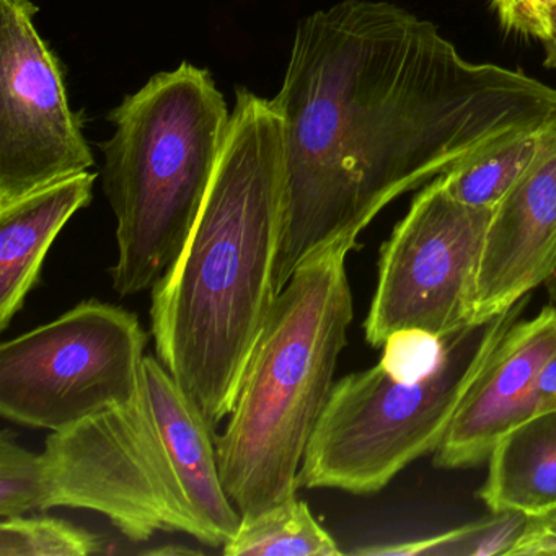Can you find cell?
<instances>
[{
	"mask_svg": "<svg viewBox=\"0 0 556 556\" xmlns=\"http://www.w3.org/2000/svg\"><path fill=\"white\" fill-rule=\"evenodd\" d=\"M97 175H73L0 206V330L11 325L40 281L48 250L92 201Z\"/></svg>",
	"mask_w": 556,
	"mask_h": 556,
	"instance_id": "obj_13",
	"label": "cell"
},
{
	"mask_svg": "<svg viewBox=\"0 0 556 556\" xmlns=\"http://www.w3.org/2000/svg\"><path fill=\"white\" fill-rule=\"evenodd\" d=\"M224 555L338 556L340 546L298 494L253 516L223 546Z\"/></svg>",
	"mask_w": 556,
	"mask_h": 556,
	"instance_id": "obj_16",
	"label": "cell"
},
{
	"mask_svg": "<svg viewBox=\"0 0 556 556\" xmlns=\"http://www.w3.org/2000/svg\"><path fill=\"white\" fill-rule=\"evenodd\" d=\"M535 516L519 510L491 513L490 517L438 535L354 549L357 555L490 556L520 555L532 535Z\"/></svg>",
	"mask_w": 556,
	"mask_h": 556,
	"instance_id": "obj_17",
	"label": "cell"
},
{
	"mask_svg": "<svg viewBox=\"0 0 556 556\" xmlns=\"http://www.w3.org/2000/svg\"><path fill=\"white\" fill-rule=\"evenodd\" d=\"M282 204L281 122L271 100L240 87L197 223L152 286L159 359L214 428L232 413L278 298Z\"/></svg>",
	"mask_w": 556,
	"mask_h": 556,
	"instance_id": "obj_2",
	"label": "cell"
},
{
	"mask_svg": "<svg viewBox=\"0 0 556 556\" xmlns=\"http://www.w3.org/2000/svg\"><path fill=\"white\" fill-rule=\"evenodd\" d=\"M501 27L519 37L552 41L556 31V0H490Z\"/></svg>",
	"mask_w": 556,
	"mask_h": 556,
	"instance_id": "obj_20",
	"label": "cell"
},
{
	"mask_svg": "<svg viewBox=\"0 0 556 556\" xmlns=\"http://www.w3.org/2000/svg\"><path fill=\"white\" fill-rule=\"evenodd\" d=\"M103 552V536L56 517L25 514L0 522V556H90Z\"/></svg>",
	"mask_w": 556,
	"mask_h": 556,
	"instance_id": "obj_18",
	"label": "cell"
},
{
	"mask_svg": "<svg viewBox=\"0 0 556 556\" xmlns=\"http://www.w3.org/2000/svg\"><path fill=\"white\" fill-rule=\"evenodd\" d=\"M536 415L549 409H556V351L552 354L535 386Z\"/></svg>",
	"mask_w": 556,
	"mask_h": 556,
	"instance_id": "obj_21",
	"label": "cell"
},
{
	"mask_svg": "<svg viewBox=\"0 0 556 556\" xmlns=\"http://www.w3.org/2000/svg\"><path fill=\"white\" fill-rule=\"evenodd\" d=\"M144 377L155 421L188 500L226 543L229 542L242 516L226 493L220 477L217 439L214 438L216 428L161 359L146 356Z\"/></svg>",
	"mask_w": 556,
	"mask_h": 556,
	"instance_id": "obj_12",
	"label": "cell"
},
{
	"mask_svg": "<svg viewBox=\"0 0 556 556\" xmlns=\"http://www.w3.org/2000/svg\"><path fill=\"white\" fill-rule=\"evenodd\" d=\"M103 190L116 217L122 298L159 281L177 260L216 174L230 113L210 71L181 63L151 77L110 113Z\"/></svg>",
	"mask_w": 556,
	"mask_h": 556,
	"instance_id": "obj_4",
	"label": "cell"
},
{
	"mask_svg": "<svg viewBox=\"0 0 556 556\" xmlns=\"http://www.w3.org/2000/svg\"><path fill=\"white\" fill-rule=\"evenodd\" d=\"M341 239L308 255L276 298L247 364L226 431L220 477L240 516L298 494L308 439L333 389L354 317Z\"/></svg>",
	"mask_w": 556,
	"mask_h": 556,
	"instance_id": "obj_3",
	"label": "cell"
},
{
	"mask_svg": "<svg viewBox=\"0 0 556 556\" xmlns=\"http://www.w3.org/2000/svg\"><path fill=\"white\" fill-rule=\"evenodd\" d=\"M480 497L491 513L556 510V409L539 413L507 432L488 458Z\"/></svg>",
	"mask_w": 556,
	"mask_h": 556,
	"instance_id": "obj_14",
	"label": "cell"
},
{
	"mask_svg": "<svg viewBox=\"0 0 556 556\" xmlns=\"http://www.w3.org/2000/svg\"><path fill=\"white\" fill-rule=\"evenodd\" d=\"M445 343L447 337L421 330L396 331L383 343L380 367L403 382L421 379L441 363Z\"/></svg>",
	"mask_w": 556,
	"mask_h": 556,
	"instance_id": "obj_19",
	"label": "cell"
},
{
	"mask_svg": "<svg viewBox=\"0 0 556 556\" xmlns=\"http://www.w3.org/2000/svg\"><path fill=\"white\" fill-rule=\"evenodd\" d=\"M285 162L276 294L298 266L409 191L556 115V89L462 56L432 22L383 0H341L299 22L271 100Z\"/></svg>",
	"mask_w": 556,
	"mask_h": 556,
	"instance_id": "obj_1",
	"label": "cell"
},
{
	"mask_svg": "<svg viewBox=\"0 0 556 556\" xmlns=\"http://www.w3.org/2000/svg\"><path fill=\"white\" fill-rule=\"evenodd\" d=\"M555 146L556 115L503 148L442 175L445 188L462 203L496 207Z\"/></svg>",
	"mask_w": 556,
	"mask_h": 556,
	"instance_id": "obj_15",
	"label": "cell"
},
{
	"mask_svg": "<svg viewBox=\"0 0 556 556\" xmlns=\"http://www.w3.org/2000/svg\"><path fill=\"white\" fill-rule=\"evenodd\" d=\"M529 299L447 334L441 363L421 379L403 382L377 364L334 382L299 484L379 493L403 468L438 451Z\"/></svg>",
	"mask_w": 556,
	"mask_h": 556,
	"instance_id": "obj_5",
	"label": "cell"
},
{
	"mask_svg": "<svg viewBox=\"0 0 556 556\" xmlns=\"http://www.w3.org/2000/svg\"><path fill=\"white\" fill-rule=\"evenodd\" d=\"M555 351L556 308L552 305L530 320L514 324L435 451V467L483 464L507 432L536 415V380Z\"/></svg>",
	"mask_w": 556,
	"mask_h": 556,
	"instance_id": "obj_10",
	"label": "cell"
},
{
	"mask_svg": "<svg viewBox=\"0 0 556 556\" xmlns=\"http://www.w3.org/2000/svg\"><path fill=\"white\" fill-rule=\"evenodd\" d=\"M53 507L103 514L132 542L178 532L213 548L226 545L181 486L146 377L128 405L53 431L41 454L31 452L27 514Z\"/></svg>",
	"mask_w": 556,
	"mask_h": 556,
	"instance_id": "obj_6",
	"label": "cell"
},
{
	"mask_svg": "<svg viewBox=\"0 0 556 556\" xmlns=\"http://www.w3.org/2000/svg\"><path fill=\"white\" fill-rule=\"evenodd\" d=\"M31 0H0V206L93 167Z\"/></svg>",
	"mask_w": 556,
	"mask_h": 556,
	"instance_id": "obj_9",
	"label": "cell"
},
{
	"mask_svg": "<svg viewBox=\"0 0 556 556\" xmlns=\"http://www.w3.org/2000/svg\"><path fill=\"white\" fill-rule=\"evenodd\" d=\"M151 555H185V553H194V549L185 548V546H177V548H170V546H165V548L151 549Z\"/></svg>",
	"mask_w": 556,
	"mask_h": 556,
	"instance_id": "obj_23",
	"label": "cell"
},
{
	"mask_svg": "<svg viewBox=\"0 0 556 556\" xmlns=\"http://www.w3.org/2000/svg\"><path fill=\"white\" fill-rule=\"evenodd\" d=\"M556 269V146L494 207L478 276V320L503 314Z\"/></svg>",
	"mask_w": 556,
	"mask_h": 556,
	"instance_id": "obj_11",
	"label": "cell"
},
{
	"mask_svg": "<svg viewBox=\"0 0 556 556\" xmlns=\"http://www.w3.org/2000/svg\"><path fill=\"white\" fill-rule=\"evenodd\" d=\"M542 48L543 53H545V66L548 67V70L556 71V31L555 37L552 38V41Z\"/></svg>",
	"mask_w": 556,
	"mask_h": 556,
	"instance_id": "obj_22",
	"label": "cell"
},
{
	"mask_svg": "<svg viewBox=\"0 0 556 556\" xmlns=\"http://www.w3.org/2000/svg\"><path fill=\"white\" fill-rule=\"evenodd\" d=\"M148 334L131 312L80 302L0 346V413L28 428L63 431L128 405L144 383Z\"/></svg>",
	"mask_w": 556,
	"mask_h": 556,
	"instance_id": "obj_7",
	"label": "cell"
},
{
	"mask_svg": "<svg viewBox=\"0 0 556 556\" xmlns=\"http://www.w3.org/2000/svg\"><path fill=\"white\" fill-rule=\"evenodd\" d=\"M494 207L455 200L434 178L383 243L377 288L364 321L367 343L396 331L447 337L477 321V289Z\"/></svg>",
	"mask_w": 556,
	"mask_h": 556,
	"instance_id": "obj_8",
	"label": "cell"
},
{
	"mask_svg": "<svg viewBox=\"0 0 556 556\" xmlns=\"http://www.w3.org/2000/svg\"><path fill=\"white\" fill-rule=\"evenodd\" d=\"M546 294H548V305L556 308V269L553 273L552 278L546 281L545 285Z\"/></svg>",
	"mask_w": 556,
	"mask_h": 556,
	"instance_id": "obj_24",
	"label": "cell"
}]
</instances>
